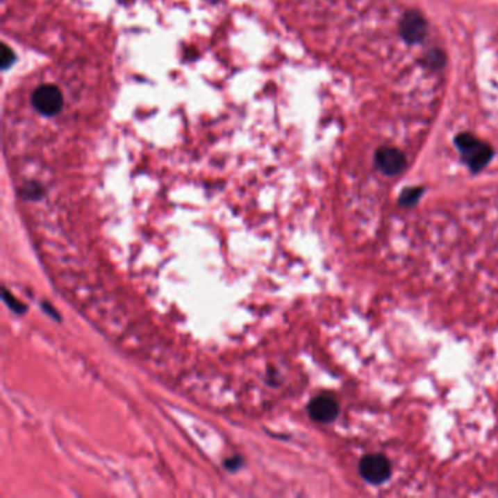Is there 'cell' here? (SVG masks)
I'll use <instances>...</instances> for the list:
<instances>
[{
    "label": "cell",
    "mask_w": 498,
    "mask_h": 498,
    "mask_svg": "<svg viewBox=\"0 0 498 498\" xmlns=\"http://www.w3.org/2000/svg\"><path fill=\"white\" fill-rule=\"evenodd\" d=\"M456 147L465 164L475 173L485 167L494 155V151L488 144L471 133L459 135L456 138Z\"/></svg>",
    "instance_id": "6da1fadb"
},
{
    "label": "cell",
    "mask_w": 498,
    "mask_h": 498,
    "mask_svg": "<svg viewBox=\"0 0 498 498\" xmlns=\"http://www.w3.org/2000/svg\"><path fill=\"white\" fill-rule=\"evenodd\" d=\"M31 106L40 116L53 117L62 111L65 98L59 87L53 83H42L34 90L31 95Z\"/></svg>",
    "instance_id": "7a4b0ae2"
},
{
    "label": "cell",
    "mask_w": 498,
    "mask_h": 498,
    "mask_svg": "<svg viewBox=\"0 0 498 498\" xmlns=\"http://www.w3.org/2000/svg\"><path fill=\"white\" fill-rule=\"evenodd\" d=\"M360 474L367 482L380 485L390 478L392 466L389 459L383 454H368L360 462Z\"/></svg>",
    "instance_id": "3957f363"
},
{
    "label": "cell",
    "mask_w": 498,
    "mask_h": 498,
    "mask_svg": "<svg viewBox=\"0 0 498 498\" xmlns=\"http://www.w3.org/2000/svg\"><path fill=\"white\" fill-rule=\"evenodd\" d=\"M310 417L317 422H332L339 414V405L329 395L316 396L308 405Z\"/></svg>",
    "instance_id": "277c9868"
},
{
    "label": "cell",
    "mask_w": 498,
    "mask_h": 498,
    "mask_svg": "<svg viewBox=\"0 0 498 498\" xmlns=\"http://www.w3.org/2000/svg\"><path fill=\"white\" fill-rule=\"evenodd\" d=\"M376 164L386 176H396L404 172L406 165L405 155L396 148H381L376 153Z\"/></svg>",
    "instance_id": "5b68a950"
},
{
    "label": "cell",
    "mask_w": 498,
    "mask_h": 498,
    "mask_svg": "<svg viewBox=\"0 0 498 498\" xmlns=\"http://www.w3.org/2000/svg\"><path fill=\"white\" fill-rule=\"evenodd\" d=\"M425 31H426V24L421 13L414 10L405 13L401 24V33L408 42H412V44L420 42L424 38Z\"/></svg>",
    "instance_id": "8992f818"
},
{
    "label": "cell",
    "mask_w": 498,
    "mask_h": 498,
    "mask_svg": "<svg viewBox=\"0 0 498 498\" xmlns=\"http://www.w3.org/2000/svg\"><path fill=\"white\" fill-rule=\"evenodd\" d=\"M421 194H422V189H415V188H412V189H408V190H405L404 193H402V196H401V204L402 205H405V206H410V205H414L417 201H418V199L421 197Z\"/></svg>",
    "instance_id": "52a82bcc"
},
{
    "label": "cell",
    "mask_w": 498,
    "mask_h": 498,
    "mask_svg": "<svg viewBox=\"0 0 498 498\" xmlns=\"http://www.w3.org/2000/svg\"><path fill=\"white\" fill-rule=\"evenodd\" d=\"M0 60H2V69H9L13 63H15V51H13L9 46L3 44L2 53H0Z\"/></svg>",
    "instance_id": "ba28073f"
},
{
    "label": "cell",
    "mask_w": 498,
    "mask_h": 498,
    "mask_svg": "<svg viewBox=\"0 0 498 498\" xmlns=\"http://www.w3.org/2000/svg\"><path fill=\"white\" fill-rule=\"evenodd\" d=\"M42 194V188L40 186L38 183H30L26 184V186L24 188V197L26 199H31V201H35V199H40Z\"/></svg>",
    "instance_id": "9c48e42d"
},
{
    "label": "cell",
    "mask_w": 498,
    "mask_h": 498,
    "mask_svg": "<svg viewBox=\"0 0 498 498\" xmlns=\"http://www.w3.org/2000/svg\"><path fill=\"white\" fill-rule=\"evenodd\" d=\"M3 298H5L6 304H8L10 308H13V311H17V313H24L25 306H22L21 303H18V301H17V298H15V297H12V295H10L6 290H3Z\"/></svg>",
    "instance_id": "30bf717a"
},
{
    "label": "cell",
    "mask_w": 498,
    "mask_h": 498,
    "mask_svg": "<svg viewBox=\"0 0 498 498\" xmlns=\"http://www.w3.org/2000/svg\"><path fill=\"white\" fill-rule=\"evenodd\" d=\"M241 463H243V460H241V458H238V456H235V458L233 456L231 459H226L224 462L225 467L230 469V471H235V469H238L241 466Z\"/></svg>",
    "instance_id": "8fae6325"
}]
</instances>
